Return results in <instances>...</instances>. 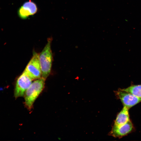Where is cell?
I'll use <instances>...</instances> for the list:
<instances>
[{"label": "cell", "mask_w": 141, "mask_h": 141, "mask_svg": "<svg viewBox=\"0 0 141 141\" xmlns=\"http://www.w3.org/2000/svg\"><path fill=\"white\" fill-rule=\"evenodd\" d=\"M45 79L41 77L32 83L26 91L25 95L26 105L29 109L43 89Z\"/></svg>", "instance_id": "cell-1"}, {"label": "cell", "mask_w": 141, "mask_h": 141, "mask_svg": "<svg viewBox=\"0 0 141 141\" xmlns=\"http://www.w3.org/2000/svg\"><path fill=\"white\" fill-rule=\"evenodd\" d=\"M114 92L116 97L120 99L123 106L129 109L141 102V98L121 89Z\"/></svg>", "instance_id": "cell-5"}, {"label": "cell", "mask_w": 141, "mask_h": 141, "mask_svg": "<svg viewBox=\"0 0 141 141\" xmlns=\"http://www.w3.org/2000/svg\"><path fill=\"white\" fill-rule=\"evenodd\" d=\"M121 89L123 91L130 93L141 98V85H132L126 88Z\"/></svg>", "instance_id": "cell-8"}, {"label": "cell", "mask_w": 141, "mask_h": 141, "mask_svg": "<svg viewBox=\"0 0 141 141\" xmlns=\"http://www.w3.org/2000/svg\"><path fill=\"white\" fill-rule=\"evenodd\" d=\"M134 128L130 120L121 125H114L109 135L116 138H121L132 132Z\"/></svg>", "instance_id": "cell-6"}, {"label": "cell", "mask_w": 141, "mask_h": 141, "mask_svg": "<svg viewBox=\"0 0 141 141\" xmlns=\"http://www.w3.org/2000/svg\"><path fill=\"white\" fill-rule=\"evenodd\" d=\"M22 6L28 10L30 13L31 15L36 14L38 11L36 4L31 0L25 2Z\"/></svg>", "instance_id": "cell-9"}, {"label": "cell", "mask_w": 141, "mask_h": 141, "mask_svg": "<svg viewBox=\"0 0 141 141\" xmlns=\"http://www.w3.org/2000/svg\"><path fill=\"white\" fill-rule=\"evenodd\" d=\"M24 72L32 80L42 77V72L39 54L35 51L33 52L32 57Z\"/></svg>", "instance_id": "cell-3"}, {"label": "cell", "mask_w": 141, "mask_h": 141, "mask_svg": "<svg viewBox=\"0 0 141 141\" xmlns=\"http://www.w3.org/2000/svg\"><path fill=\"white\" fill-rule=\"evenodd\" d=\"M51 40L49 39L43 50L39 54L42 72V77L46 79L51 72L52 60L51 49Z\"/></svg>", "instance_id": "cell-2"}, {"label": "cell", "mask_w": 141, "mask_h": 141, "mask_svg": "<svg viewBox=\"0 0 141 141\" xmlns=\"http://www.w3.org/2000/svg\"><path fill=\"white\" fill-rule=\"evenodd\" d=\"M129 109L124 106L121 110L117 115L114 125H121L125 124L130 120L129 113Z\"/></svg>", "instance_id": "cell-7"}, {"label": "cell", "mask_w": 141, "mask_h": 141, "mask_svg": "<svg viewBox=\"0 0 141 141\" xmlns=\"http://www.w3.org/2000/svg\"><path fill=\"white\" fill-rule=\"evenodd\" d=\"M18 14L20 18L22 19H26L31 15L29 11L22 6L19 9Z\"/></svg>", "instance_id": "cell-10"}, {"label": "cell", "mask_w": 141, "mask_h": 141, "mask_svg": "<svg viewBox=\"0 0 141 141\" xmlns=\"http://www.w3.org/2000/svg\"><path fill=\"white\" fill-rule=\"evenodd\" d=\"M32 80L24 71L18 78L16 82L14 91L15 98L23 97L32 83Z\"/></svg>", "instance_id": "cell-4"}]
</instances>
